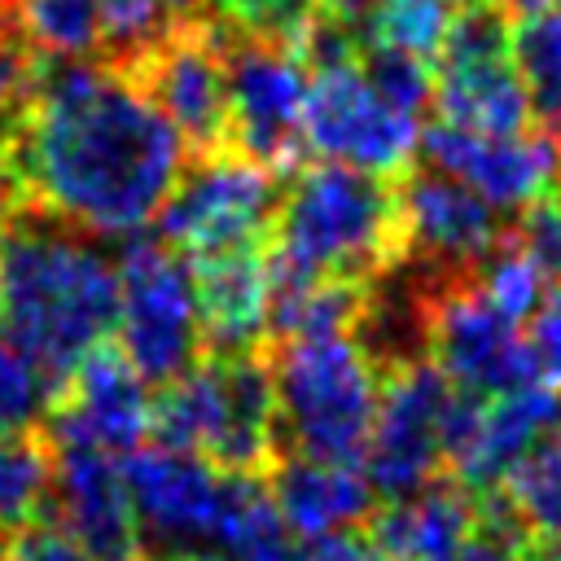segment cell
<instances>
[{"instance_id": "6da1fadb", "label": "cell", "mask_w": 561, "mask_h": 561, "mask_svg": "<svg viewBox=\"0 0 561 561\" xmlns=\"http://www.w3.org/2000/svg\"><path fill=\"white\" fill-rule=\"evenodd\" d=\"M13 215L75 232L145 228L180 184L184 145L114 61H35L31 88L0 136Z\"/></svg>"}, {"instance_id": "7a4b0ae2", "label": "cell", "mask_w": 561, "mask_h": 561, "mask_svg": "<svg viewBox=\"0 0 561 561\" xmlns=\"http://www.w3.org/2000/svg\"><path fill=\"white\" fill-rule=\"evenodd\" d=\"M118 320V263L83 232L13 215L0 228V337L53 386L105 346Z\"/></svg>"}, {"instance_id": "3957f363", "label": "cell", "mask_w": 561, "mask_h": 561, "mask_svg": "<svg viewBox=\"0 0 561 561\" xmlns=\"http://www.w3.org/2000/svg\"><path fill=\"white\" fill-rule=\"evenodd\" d=\"M272 280L368 285L403 254L399 188L337 162L294 175L272 224Z\"/></svg>"}, {"instance_id": "277c9868", "label": "cell", "mask_w": 561, "mask_h": 561, "mask_svg": "<svg viewBox=\"0 0 561 561\" xmlns=\"http://www.w3.org/2000/svg\"><path fill=\"white\" fill-rule=\"evenodd\" d=\"M145 561L197 557L202 548L241 552L280 539V517L263 478L224 473L175 447H153L123 469Z\"/></svg>"}, {"instance_id": "5b68a950", "label": "cell", "mask_w": 561, "mask_h": 561, "mask_svg": "<svg viewBox=\"0 0 561 561\" xmlns=\"http://www.w3.org/2000/svg\"><path fill=\"white\" fill-rule=\"evenodd\" d=\"M149 430L162 447L193 451L224 473L263 478L280 456L267 355H202L158 390Z\"/></svg>"}, {"instance_id": "8992f818", "label": "cell", "mask_w": 561, "mask_h": 561, "mask_svg": "<svg viewBox=\"0 0 561 561\" xmlns=\"http://www.w3.org/2000/svg\"><path fill=\"white\" fill-rule=\"evenodd\" d=\"M267 364L280 438L294 447V456L324 465L364 460L381 403V373L373 351L355 333H329L294 337Z\"/></svg>"}, {"instance_id": "52a82bcc", "label": "cell", "mask_w": 561, "mask_h": 561, "mask_svg": "<svg viewBox=\"0 0 561 561\" xmlns=\"http://www.w3.org/2000/svg\"><path fill=\"white\" fill-rule=\"evenodd\" d=\"M302 145L364 175H399L421 149V114L394 105L364 70L359 53L311 66Z\"/></svg>"}, {"instance_id": "ba28073f", "label": "cell", "mask_w": 561, "mask_h": 561, "mask_svg": "<svg viewBox=\"0 0 561 561\" xmlns=\"http://www.w3.org/2000/svg\"><path fill=\"white\" fill-rule=\"evenodd\" d=\"M513 22L495 0L456 13L434 70V105L443 127L478 136H517L530 127V92L513 66Z\"/></svg>"}, {"instance_id": "9c48e42d", "label": "cell", "mask_w": 561, "mask_h": 561, "mask_svg": "<svg viewBox=\"0 0 561 561\" xmlns=\"http://www.w3.org/2000/svg\"><path fill=\"white\" fill-rule=\"evenodd\" d=\"M118 351L145 386H167L202 359L193 267L162 241H131L118 254Z\"/></svg>"}, {"instance_id": "30bf717a", "label": "cell", "mask_w": 561, "mask_h": 561, "mask_svg": "<svg viewBox=\"0 0 561 561\" xmlns=\"http://www.w3.org/2000/svg\"><path fill=\"white\" fill-rule=\"evenodd\" d=\"M123 70L197 162L232 149L224 26L215 18H184L167 26L149 48L123 61Z\"/></svg>"}, {"instance_id": "8fae6325", "label": "cell", "mask_w": 561, "mask_h": 561, "mask_svg": "<svg viewBox=\"0 0 561 561\" xmlns=\"http://www.w3.org/2000/svg\"><path fill=\"white\" fill-rule=\"evenodd\" d=\"M280 184L241 153L202 158L158 210V241L180 259H215L272 241Z\"/></svg>"}, {"instance_id": "7c38bea8", "label": "cell", "mask_w": 561, "mask_h": 561, "mask_svg": "<svg viewBox=\"0 0 561 561\" xmlns=\"http://www.w3.org/2000/svg\"><path fill=\"white\" fill-rule=\"evenodd\" d=\"M460 390L434 364H394L381 386L377 421L364 447V478L373 495L403 500L434 482L447 460Z\"/></svg>"}, {"instance_id": "4fadbf2b", "label": "cell", "mask_w": 561, "mask_h": 561, "mask_svg": "<svg viewBox=\"0 0 561 561\" xmlns=\"http://www.w3.org/2000/svg\"><path fill=\"white\" fill-rule=\"evenodd\" d=\"M224 75H228V131L232 153L289 171L302 153V110H307V61L294 48L237 39L224 31Z\"/></svg>"}, {"instance_id": "5bb4252c", "label": "cell", "mask_w": 561, "mask_h": 561, "mask_svg": "<svg viewBox=\"0 0 561 561\" xmlns=\"http://www.w3.org/2000/svg\"><path fill=\"white\" fill-rule=\"evenodd\" d=\"M421 337L434 355V368L460 394L491 399L535 381L522 324L500 316L473 285H451L430 298Z\"/></svg>"}, {"instance_id": "9a60e30c", "label": "cell", "mask_w": 561, "mask_h": 561, "mask_svg": "<svg viewBox=\"0 0 561 561\" xmlns=\"http://www.w3.org/2000/svg\"><path fill=\"white\" fill-rule=\"evenodd\" d=\"M430 171L473 188L491 210H530L561 184V145L548 131L478 136L456 127H430L421 136Z\"/></svg>"}, {"instance_id": "2e32d148", "label": "cell", "mask_w": 561, "mask_h": 561, "mask_svg": "<svg viewBox=\"0 0 561 561\" xmlns=\"http://www.w3.org/2000/svg\"><path fill=\"white\" fill-rule=\"evenodd\" d=\"M48 508L53 517L88 557L96 561H145L127 478L114 456L75 443H48Z\"/></svg>"}, {"instance_id": "e0dca14e", "label": "cell", "mask_w": 561, "mask_h": 561, "mask_svg": "<svg viewBox=\"0 0 561 561\" xmlns=\"http://www.w3.org/2000/svg\"><path fill=\"white\" fill-rule=\"evenodd\" d=\"M561 425V390L552 386H517L491 399L460 394L447 460L456 465L460 482L473 491L504 486V478Z\"/></svg>"}, {"instance_id": "ac0fdd59", "label": "cell", "mask_w": 561, "mask_h": 561, "mask_svg": "<svg viewBox=\"0 0 561 561\" xmlns=\"http://www.w3.org/2000/svg\"><path fill=\"white\" fill-rule=\"evenodd\" d=\"M149 412H153V399L145 394L140 373L127 364L118 346H101L57 390L39 425V438L92 447L118 460L149 434Z\"/></svg>"}, {"instance_id": "d6986e66", "label": "cell", "mask_w": 561, "mask_h": 561, "mask_svg": "<svg viewBox=\"0 0 561 561\" xmlns=\"http://www.w3.org/2000/svg\"><path fill=\"white\" fill-rule=\"evenodd\" d=\"M399 224L403 250L412 245L447 272L478 267L500 250V210L438 171L408 175V184L399 188Z\"/></svg>"}, {"instance_id": "ffe728a7", "label": "cell", "mask_w": 561, "mask_h": 561, "mask_svg": "<svg viewBox=\"0 0 561 561\" xmlns=\"http://www.w3.org/2000/svg\"><path fill=\"white\" fill-rule=\"evenodd\" d=\"M193 294L206 355H259L272 329V254L267 245L193 263Z\"/></svg>"}, {"instance_id": "44dd1931", "label": "cell", "mask_w": 561, "mask_h": 561, "mask_svg": "<svg viewBox=\"0 0 561 561\" xmlns=\"http://www.w3.org/2000/svg\"><path fill=\"white\" fill-rule=\"evenodd\" d=\"M272 504L276 517L307 543L351 535L373 513V486L355 465H324L289 456L272 465Z\"/></svg>"}, {"instance_id": "7402d4cb", "label": "cell", "mask_w": 561, "mask_h": 561, "mask_svg": "<svg viewBox=\"0 0 561 561\" xmlns=\"http://www.w3.org/2000/svg\"><path fill=\"white\" fill-rule=\"evenodd\" d=\"M478 504L456 486H421L373 517V543L390 561H460L478 539Z\"/></svg>"}, {"instance_id": "603a6c76", "label": "cell", "mask_w": 561, "mask_h": 561, "mask_svg": "<svg viewBox=\"0 0 561 561\" xmlns=\"http://www.w3.org/2000/svg\"><path fill=\"white\" fill-rule=\"evenodd\" d=\"M0 22L22 39L35 61L105 57L101 0H0Z\"/></svg>"}, {"instance_id": "cb8c5ba5", "label": "cell", "mask_w": 561, "mask_h": 561, "mask_svg": "<svg viewBox=\"0 0 561 561\" xmlns=\"http://www.w3.org/2000/svg\"><path fill=\"white\" fill-rule=\"evenodd\" d=\"M368 311V289L355 280H272V329L294 337L351 333Z\"/></svg>"}, {"instance_id": "d4e9b609", "label": "cell", "mask_w": 561, "mask_h": 561, "mask_svg": "<svg viewBox=\"0 0 561 561\" xmlns=\"http://www.w3.org/2000/svg\"><path fill=\"white\" fill-rule=\"evenodd\" d=\"M500 508L517 522L522 535H539L543 543H561V434L543 438L508 478Z\"/></svg>"}, {"instance_id": "484cf974", "label": "cell", "mask_w": 561, "mask_h": 561, "mask_svg": "<svg viewBox=\"0 0 561 561\" xmlns=\"http://www.w3.org/2000/svg\"><path fill=\"white\" fill-rule=\"evenodd\" d=\"M513 66L530 92V110L561 127V9H535L513 22Z\"/></svg>"}, {"instance_id": "4316f807", "label": "cell", "mask_w": 561, "mask_h": 561, "mask_svg": "<svg viewBox=\"0 0 561 561\" xmlns=\"http://www.w3.org/2000/svg\"><path fill=\"white\" fill-rule=\"evenodd\" d=\"M451 0H373L364 44L368 48H394L408 57H438L451 22H456Z\"/></svg>"}, {"instance_id": "83f0119b", "label": "cell", "mask_w": 561, "mask_h": 561, "mask_svg": "<svg viewBox=\"0 0 561 561\" xmlns=\"http://www.w3.org/2000/svg\"><path fill=\"white\" fill-rule=\"evenodd\" d=\"M48 508V451L39 434H0V539Z\"/></svg>"}, {"instance_id": "f1b7e54d", "label": "cell", "mask_w": 561, "mask_h": 561, "mask_svg": "<svg viewBox=\"0 0 561 561\" xmlns=\"http://www.w3.org/2000/svg\"><path fill=\"white\" fill-rule=\"evenodd\" d=\"M210 9L215 22L237 39H259L302 53L307 35L324 13V0H210Z\"/></svg>"}, {"instance_id": "f546056e", "label": "cell", "mask_w": 561, "mask_h": 561, "mask_svg": "<svg viewBox=\"0 0 561 561\" xmlns=\"http://www.w3.org/2000/svg\"><path fill=\"white\" fill-rule=\"evenodd\" d=\"M500 316H508V320H530L535 316V307H539V298L548 294V280H543V272L517 250V245H504V250H495L486 263H482V276H478V285H473Z\"/></svg>"}, {"instance_id": "4dcf8cb0", "label": "cell", "mask_w": 561, "mask_h": 561, "mask_svg": "<svg viewBox=\"0 0 561 561\" xmlns=\"http://www.w3.org/2000/svg\"><path fill=\"white\" fill-rule=\"evenodd\" d=\"M53 399V386L0 337V434H39Z\"/></svg>"}, {"instance_id": "1f68e13d", "label": "cell", "mask_w": 561, "mask_h": 561, "mask_svg": "<svg viewBox=\"0 0 561 561\" xmlns=\"http://www.w3.org/2000/svg\"><path fill=\"white\" fill-rule=\"evenodd\" d=\"M522 333H526L530 377L539 386L561 390V285H548V294L539 298V307Z\"/></svg>"}, {"instance_id": "d6a6232c", "label": "cell", "mask_w": 561, "mask_h": 561, "mask_svg": "<svg viewBox=\"0 0 561 561\" xmlns=\"http://www.w3.org/2000/svg\"><path fill=\"white\" fill-rule=\"evenodd\" d=\"M513 245L543 272V280L561 285V193L535 202L522 215V228H517Z\"/></svg>"}, {"instance_id": "836d02e7", "label": "cell", "mask_w": 561, "mask_h": 561, "mask_svg": "<svg viewBox=\"0 0 561 561\" xmlns=\"http://www.w3.org/2000/svg\"><path fill=\"white\" fill-rule=\"evenodd\" d=\"M0 561H96L53 517H35L0 539Z\"/></svg>"}, {"instance_id": "e575fe53", "label": "cell", "mask_w": 561, "mask_h": 561, "mask_svg": "<svg viewBox=\"0 0 561 561\" xmlns=\"http://www.w3.org/2000/svg\"><path fill=\"white\" fill-rule=\"evenodd\" d=\"M31 75H35V57L22 48V39L0 22V136L9 131L26 88H31Z\"/></svg>"}, {"instance_id": "d590c367", "label": "cell", "mask_w": 561, "mask_h": 561, "mask_svg": "<svg viewBox=\"0 0 561 561\" xmlns=\"http://www.w3.org/2000/svg\"><path fill=\"white\" fill-rule=\"evenodd\" d=\"M460 561H530V548H526V535L517 530V522L491 504V517L482 522L478 539L469 543V552Z\"/></svg>"}, {"instance_id": "8d00e7d4", "label": "cell", "mask_w": 561, "mask_h": 561, "mask_svg": "<svg viewBox=\"0 0 561 561\" xmlns=\"http://www.w3.org/2000/svg\"><path fill=\"white\" fill-rule=\"evenodd\" d=\"M302 561H390L373 539H359V535H333V539H320L307 548Z\"/></svg>"}, {"instance_id": "74e56055", "label": "cell", "mask_w": 561, "mask_h": 561, "mask_svg": "<svg viewBox=\"0 0 561 561\" xmlns=\"http://www.w3.org/2000/svg\"><path fill=\"white\" fill-rule=\"evenodd\" d=\"M197 561H302L285 539H267V543H254V548H241V552H210V557H197Z\"/></svg>"}, {"instance_id": "f35d334b", "label": "cell", "mask_w": 561, "mask_h": 561, "mask_svg": "<svg viewBox=\"0 0 561 561\" xmlns=\"http://www.w3.org/2000/svg\"><path fill=\"white\" fill-rule=\"evenodd\" d=\"M13 184H9V171H4V158H0V228L13 219Z\"/></svg>"}, {"instance_id": "ab89813d", "label": "cell", "mask_w": 561, "mask_h": 561, "mask_svg": "<svg viewBox=\"0 0 561 561\" xmlns=\"http://www.w3.org/2000/svg\"><path fill=\"white\" fill-rule=\"evenodd\" d=\"M557 9H561V0H557Z\"/></svg>"}]
</instances>
